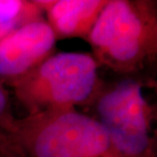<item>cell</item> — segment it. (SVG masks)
<instances>
[{
	"label": "cell",
	"instance_id": "cell-5",
	"mask_svg": "<svg viewBox=\"0 0 157 157\" xmlns=\"http://www.w3.org/2000/svg\"><path fill=\"white\" fill-rule=\"evenodd\" d=\"M56 37L44 17L32 21L0 42V83L12 84L53 54Z\"/></svg>",
	"mask_w": 157,
	"mask_h": 157
},
{
	"label": "cell",
	"instance_id": "cell-7",
	"mask_svg": "<svg viewBox=\"0 0 157 157\" xmlns=\"http://www.w3.org/2000/svg\"><path fill=\"white\" fill-rule=\"evenodd\" d=\"M43 17L37 1L0 0V42L21 26Z\"/></svg>",
	"mask_w": 157,
	"mask_h": 157
},
{
	"label": "cell",
	"instance_id": "cell-8",
	"mask_svg": "<svg viewBox=\"0 0 157 157\" xmlns=\"http://www.w3.org/2000/svg\"><path fill=\"white\" fill-rule=\"evenodd\" d=\"M14 117L11 113L10 99L4 85L0 83V132L5 134L10 128Z\"/></svg>",
	"mask_w": 157,
	"mask_h": 157
},
{
	"label": "cell",
	"instance_id": "cell-2",
	"mask_svg": "<svg viewBox=\"0 0 157 157\" xmlns=\"http://www.w3.org/2000/svg\"><path fill=\"white\" fill-rule=\"evenodd\" d=\"M5 134L17 157H114L102 125L76 109L14 118Z\"/></svg>",
	"mask_w": 157,
	"mask_h": 157
},
{
	"label": "cell",
	"instance_id": "cell-9",
	"mask_svg": "<svg viewBox=\"0 0 157 157\" xmlns=\"http://www.w3.org/2000/svg\"><path fill=\"white\" fill-rule=\"evenodd\" d=\"M0 157H17L7 135L1 132H0Z\"/></svg>",
	"mask_w": 157,
	"mask_h": 157
},
{
	"label": "cell",
	"instance_id": "cell-3",
	"mask_svg": "<svg viewBox=\"0 0 157 157\" xmlns=\"http://www.w3.org/2000/svg\"><path fill=\"white\" fill-rule=\"evenodd\" d=\"M99 64L83 52L53 53L11 85L27 115L90 105L101 89Z\"/></svg>",
	"mask_w": 157,
	"mask_h": 157
},
{
	"label": "cell",
	"instance_id": "cell-6",
	"mask_svg": "<svg viewBox=\"0 0 157 157\" xmlns=\"http://www.w3.org/2000/svg\"><path fill=\"white\" fill-rule=\"evenodd\" d=\"M56 39L87 40L108 0H36Z\"/></svg>",
	"mask_w": 157,
	"mask_h": 157
},
{
	"label": "cell",
	"instance_id": "cell-4",
	"mask_svg": "<svg viewBox=\"0 0 157 157\" xmlns=\"http://www.w3.org/2000/svg\"><path fill=\"white\" fill-rule=\"evenodd\" d=\"M90 105L105 130L114 157H155L152 109L136 78L101 87Z\"/></svg>",
	"mask_w": 157,
	"mask_h": 157
},
{
	"label": "cell",
	"instance_id": "cell-1",
	"mask_svg": "<svg viewBox=\"0 0 157 157\" xmlns=\"http://www.w3.org/2000/svg\"><path fill=\"white\" fill-rule=\"evenodd\" d=\"M99 65L136 75L155 61L157 6L149 0H108L87 38Z\"/></svg>",
	"mask_w": 157,
	"mask_h": 157
}]
</instances>
